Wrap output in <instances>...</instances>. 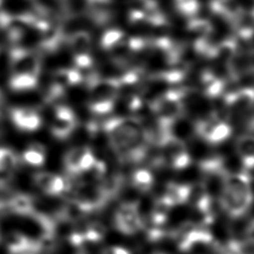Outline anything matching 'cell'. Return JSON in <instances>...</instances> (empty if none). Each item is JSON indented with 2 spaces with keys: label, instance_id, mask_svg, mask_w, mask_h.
I'll use <instances>...</instances> for the list:
<instances>
[{
  "label": "cell",
  "instance_id": "cell-1",
  "mask_svg": "<svg viewBox=\"0 0 254 254\" xmlns=\"http://www.w3.org/2000/svg\"><path fill=\"white\" fill-rule=\"evenodd\" d=\"M108 142L123 162L139 164L148 155L149 143L143 123L133 116H113L102 122Z\"/></svg>",
  "mask_w": 254,
  "mask_h": 254
},
{
  "label": "cell",
  "instance_id": "cell-27",
  "mask_svg": "<svg viewBox=\"0 0 254 254\" xmlns=\"http://www.w3.org/2000/svg\"><path fill=\"white\" fill-rule=\"evenodd\" d=\"M174 3L177 11L189 18L194 17L199 9L198 0H174Z\"/></svg>",
  "mask_w": 254,
  "mask_h": 254
},
{
  "label": "cell",
  "instance_id": "cell-21",
  "mask_svg": "<svg viewBox=\"0 0 254 254\" xmlns=\"http://www.w3.org/2000/svg\"><path fill=\"white\" fill-rule=\"evenodd\" d=\"M46 153L47 150L44 145L40 143H31L22 153V159L30 166L40 167L45 163Z\"/></svg>",
  "mask_w": 254,
  "mask_h": 254
},
{
  "label": "cell",
  "instance_id": "cell-32",
  "mask_svg": "<svg viewBox=\"0 0 254 254\" xmlns=\"http://www.w3.org/2000/svg\"><path fill=\"white\" fill-rule=\"evenodd\" d=\"M149 3H152V4H158L159 0H147Z\"/></svg>",
  "mask_w": 254,
  "mask_h": 254
},
{
  "label": "cell",
  "instance_id": "cell-18",
  "mask_svg": "<svg viewBox=\"0 0 254 254\" xmlns=\"http://www.w3.org/2000/svg\"><path fill=\"white\" fill-rule=\"evenodd\" d=\"M83 81V74L76 67H62L57 69L52 76V82L65 88L80 84Z\"/></svg>",
  "mask_w": 254,
  "mask_h": 254
},
{
  "label": "cell",
  "instance_id": "cell-2",
  "mask_svg": "<svg viewBox=\"0 0 254 254\" xmlns=\"http://www.w3.org/2000/svg\"><path fill=\"white\" fill-rule=\"evenodd\" d=\"M250 182L251 175L245 172H228L224 177L219 190L218 203L231 219H238L249 210L252 202Z\"/></svg>",
  "mask_w": 254,
  "mask_h": 254
},
{
  "label": "cell",
  "instance_id": "cell-31",
  "mask_svg": "<svg viewBox=\"0 0 254 254\" xmlns=\"http://www.w3.org/2000/svg\"><path fill=\"white\" fill-rule=\"evenodd\" d=\"M2 133H3V123H2V121L0 119V136L2 135Z\"/></svg>",
  "mask_w": 254,
  "mask_h": 254
},
{
  "label": "cell",
  "instance_id": "cell-22",
  "mask_svg": "<svg viewBox=\"0 0 254 254\" xmlns=\"http://www.w3.org/2000/svg\"><path fill=\"white\" fill-rule=\"evenodd\" d=\"M39 76L33 74H11L9 79V86L13 91H29L37 87Z\"/></svg>",
  "mask_w": 254,
  "mask_h": 254
},
{
  "label": "cell",
  "instance_id": "cell-7",
  "mask_svg": "<svg viewBox=\"0 0 254 254\" xmlns=\"http://www.w3.org/2000/svg\"><path fill=\"white\" fill-rule=\"evenodd\" d=\"M161 150L163 164H167L176 171L188 168L191 162L190 155L185 142L170 133L158 146Z\"/></svg>",
  "mask_w": 254,
  "mask_h": 254
},
{
  "label": "cell",
  "instance_id": "cell-28",
  "mask_svg": "<svg viewBox=\"0 0 254 254\" xmlns=\"http://www.w3.org/2000/svg\"><path fill=\"white\" fill-rule=\"evenodd\" d=\"M42 249L40 247V244L37 239H33L32 243L25 247L24 249L14 253V254H42Z\"/></svg>",
  "mask_w": 254,
  "mask_h": 254
},
{
  "label": "cell",
  "instance_id": "cell-17",
  "mask_svg": "<svg viewBox=\"0 0 254 254\" xmlns=\"http://www.w3.org/2000/svg\"><path fill=\"white\" fill-rule=\"evenodd\" d=\"M190 190V185L172 182L167 185L165 192L162 194V196L172 207H174L176 205L188 203Z\"/></svg>",
  "mask_w": 254,
  "mask_h": 254
},
{
  "label": "cell",
  "instance_id": "cell-9",
  "mask_svg": "<svg viewBox=\"0 0 254 254\" xmlns=\"http://www.w3.org/2000/svg\"><path fill=\"white\" fill-rule=\"evenodd\" d=\"M68 46L72 54L75 67L79 70L92 66V39L86 31H75L68 38Z\"/></svg>",
  "mask_w": 254,
  "mask_h": 254
},
{
  "label": "cell",
  "instance_id": "cell-25",
  "mask_svg": "<svg viewBox=\"0 0 254 254\" xmlns=\"http://www.w3.org/2000/svg\"><path fill=\"white\" fill-rule=\"evenodd\" d=\"M125 33L117 28L107 29L101 36L100 45L101 48L106 51L110 52L120 41L125 37Z\"/></svg>",
  "mask_w": 254,
  "mask_h": 254
},
{
  "label": "cell",
  "instance_id": "cell-8",
  "mask_svg": "<svg viewBox=\"0 0 254 254\" xmlns=\"http://www.w3.org/2000/svg\"><path fill=\"white\" fill-rule=\"evenodd\" d=\"M194 132L209 144H219L227 140L232 132L231 124L219 118L212 111L194 123Z\"/></svg>",
  "mask_w": 254,
  "mask_h": 254
},
{
  "label": "cell",
  "instance_id": "cell-20",
  "mask_svg": "<svg viewBox=\"0 0 254 254\" xmlns=\"http://www.w3.org/2000/svg\"><path fill=\"white\" fill-rule=\"evenodd\" d=\"M132 186L141 192H148L154 186L153 173L146 168H139L131 175Z\"/></svg>",
  "mask_w": 254,
  "mask_h": 254
},
{
  "label": "cell",
  "instance_id": "cell-11",
  "mask_svg": "<svg viewBox=\"0 0 254 254\" xmlns=\"http://www.w3.org/2000/svg\"><path fill=\"white\" fill-rule=\"evenodd\" d=\"M95 156L88 146H74L64 155V165L72 176L85 174L95 161Z\"/></svg>",
  "mask_w": 254,
  "mask_h": 254
},
{
  "label": "cell",
  "instance_id": "cell-26",
  "mask_svg": "<svg viewBox=\"0 0 254 254\" xmlns=\"http://www.w3.org/2000/svg\"><path fill=\"white\" fill-rule=\"evenodd\" d=\"M18 165L16 154L5 147H0V170L14 172Z\"/></svg>",
  "mask_w": 254,
  "mask_h": 254
},
{
  "label": "cell",
  "instance_id": "cell-23",
  "mask_svg": "<svg viewBox=\"0 0 254 254\" xmlns=\"http://www.w3.org/2000/svg\"><path fill=\"white\" fill-rule=\"evenodd\" d=\"M85 242L98 243L102 241L106 235V227L99 221H90L79 227Z\"/></svg>",
  "mask_w": 254,
  "mask_h": 254
},
{
  "label": "cell",
  "instance_id": "cell-6",
  "mask_svg": "<svg viewBox=\"0 0 254 254\" xmlns=\"http://www.w3.org/2000/svg\"><path fill=\"white\" fill-rule=\"evenodd\" d=\"M113 225L117 231L126 236L143 230L144 219L140 213L139 203L135 200L122 202L114 212Z\"/></svg>",
  "mask_w": 254,
  "mask_h": 254
},
{
  "label": "cell",
  "instance_id": "cell-24",
  "mask_svg": "<svg viewBox=\"0 0 254 254\" xmlns=\"http://www.w3.org/2000/svg\"><path fill=\"white\" fill-rule=\"evenodd\" d=\"M32 241L33 238L27 236L26 234L19 231H12L7 235L6 248L9 254H14L30 245Z\"/></svg>",
  "mask_w": 254,
  "mask_h": 254
},
{
  "label": "cell",
  "instance_id": "cell-15",
  "mask_svg": "<svg viewBox=\"0 0 254 254\" xmlns=\"http://www.w3.org/2000/svg\"><path fill=\"white\" fill-rule=\"evenodd\" d=\"M209 8L214 15L229 21L231 24L244 10L237 0H211Z\"/></svg>",
  "mask_w": 254,
  "mask_h": 254
},
{
  "label": "cell",
  "instance_id": "cell-3",
  "mask_svg": "<svg viewBox=\"0 0 254 254\" xmlns=\"http://www.w3.org/2000/svg\"><path fill=\"white\" fill-rule=\"evenodd\" d=\"M87 88L89 110L96 116L109 114L120 95L118 77L99 78L90 74L87 78Z\"/></svg>",
  "mask_w": 254,
  "mask_h": 254
},
{
  "label": "cell",
  "instance_id": "cell-14",
  "mask_svg": "<svg viewBox=\"0 0 254 254\" xmlns=\"http://www.w3.org/2000/svg\"><path fill=\"white\" fill-rule=\"evenodd\" d=\"M8 211L22 216L32 217L36 209L34 198L27 193H14L8 197L7 200Z\"/></svg>",
  "mask_w": 254,
  "mask_h": 254
},
{
  "label": "cell",
  "instance_id": "cell-34",
  "mask_svg": "<svg viewBox=\"0 0 254 254\" xmlns=\"http://www.w3.org/2000/svg\"><path fill=\"white\" fill-rule=\"evenodd\" d=\"M76 254H85V253H83V252H78V253H76Z\"/></svg>",
  "mask_w": 254,
  "mask_h": 254
},
{
  "label": "cell",
  "instance_id": "cell-29",
  "mask_svg": "<svg viewBox=\"0 0 254 254\" xmlns=\"http://www.w3.org/2000/svg\"><path fill=\"white\" fill-rule=\"evenodd\" d=\"M101 254H131L130 251L121 246H108L104 248Z\"/></svg>",
  "mask_w": 254,
  "mask_h": 254
},
{
  "label": "cell",
  "instance_id": "cell-30",
  "mask_svg": "<svg viewBox=\"0 0 254 254\" xmlns=\"http://www.w3.org/2000/svg\"><path fill=\"white\" fill-rule=\"evenodd\" d=\"M89 8H95V7H103L107 4H109V2L111 0H86Z\"/></svg>",
  "mask_w": 254,
  "mask_h": 254
},
{
  "label": "cell",
  "instance_id": "cell-16",
  "mask_svg": "<svg viewBox=\"0 0 254 254\" xmlns=\"http://www.w3.org/2000/svg\"><path fill=\"white\" fill-rule=\"evenodd\" d=\"M253 136L252 134H243L238 137L236 141V150L238 155L241 158L243 168L245 173L251 175L254 163V156H253Z\"/></svg>",
  "mask_w": 254,
  "mask_h": 254
},
{
  "label": "cell",
  "instance_id": "cell-19",
  "mask_svg": "<svg viewBox=\"0 0 254 254\" xmlns=\"http://www.w3.org/2000/svg\"><path fill=\"white\" fill-rule=\"evenodd\" d=\"M187 29L191 40L190 44L210 38L212 33V25L208 20L195 17L190 19Z\"/></svg>",
  "mask_w": 254,
  "mask_h": 254
},
{
  "label": "cell",
  "instance_id": "cell-12",
  "mask_svg": "<svg viewBox=\"0 0 254 254\" xmlns=\"http://www.w3.org/2000/svg\"><path fill=\"white\" fill-rule=\"evenodd\" d=\"M33 179L36 187L50 196L68 195L72 188L68 180L50 172H37Z\"/></svg>",
  "mask_w": 254,
  "mask_h": 254
},
{
  "label": "cell",
  "instance_id": "cell-33",
  "mask_svg": "<svg viewBox=\"0 0 254 254\" xmlns=\"http://www.w3.org/2000/svg\"><path fill=\"white\" fill-rule=\"evenodd\" d=\"M153 254H166V253H162V252H157V253H153Z\"/></svg>",
  "mask_w": 254,
  "mask_h": 254
},
{
  "label": "cell",
  "instance_id": "cell-5",
  "mask_svg": "<svg viewBox=\"0 0 254 254\" xmlns=\"http://www.w3.org/2000/svg\"><path fill=\"white\" fill-rule=\"evenodd\" d=\"M169 235L181 252H189L195 245L211 244L213 241L208 225L193 221H186L180 224L169 232Z\"/></svg>",
  "mask_w": 254,
  "mask_h": 254
},
{
  "label": "cell",
  "instance_id": "cell-35",
  "mask_svg": "<svg viewBox=\"0 0 254 254\" xmlns=\"http://www.w3.org/2000/svg\"><path fill=\"white\" fill-rule=\"evenodd\" d=\"M62 1H63V0H62Z\"/></svg>",
  "mask_w": 254,
  "mask_h": 254
},
{
  "label": "cell",
  "instance_id": "cell-10",
  "mask_svg": "<svg viewBox=\"0 0 254 254\" xmlns=\"http://www.w3.org/2000/svg\"><path fill=\"white\" fill-rule=\"evenodd\" d=\"M76 125L77 121L73 110L67 105L57 104L50 124L52 135L58 140H65L72 134Z\"/></svg>",
  "mask_w": 254,
  "mask_h": 254
},
{
  "label": "cell",
  "instance_id": "cell-13",
  "mask_svg": "<svg viewBox=\"0 0 254 254\" xmlns=\"http://www.w3.org/2000/svg\"><path fill=\"white\" fill-rule=\"evenodd\" d=\"M10 117L13 124L23 132H34L42 125L41 115L32 107H13L10 110Z\"/></svg>",
  "mask_w": 254,
  "mask_h": 254
},
{
  "label": "cell",
  "instance_id": "cell-4",
  "mask_svg": "<svg viewBox=\"0 0 254 254\" xmlns=\"http://www.w3.org/2000/svg\"><path fill=\"white\" fill-rule=\"evenodd\" d=\"M70 192L68 199L72 200L84 215L101 210L109 201L98 182H82L72 187Z\"/></svg>",
  "mask_w": 254,
  "mask_h": 254
}]
</instances>
